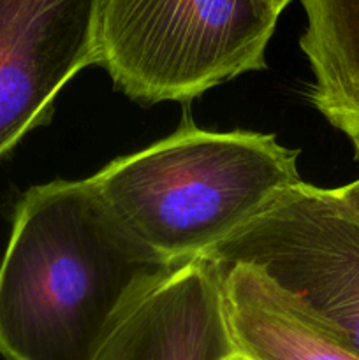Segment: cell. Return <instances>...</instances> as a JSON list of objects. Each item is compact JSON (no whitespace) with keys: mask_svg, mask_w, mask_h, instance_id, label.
Here are the masks:
<instances>
[{"mask_svg":"<svg viewBox=\"0 0 359 360\" xmlns=\"http://www.w3.org/2000/svg\"><path fill=\"white\" fill-rule=\"evenodd\" d=\"M176 267L118 220L90 178L32 186L0 264V357L94 360Z\"/></svg>","mask_w":359,"mask_h":360,"instance_id":"1","label":"cell"},{"mask_svg":"<svg viewBox=\"0 0 359 360\" xmlns=\"http://www.w3.org/2000/svg\"><path fill=\"white\" fill-rule=\"evenodd\" d=\"M273 134L211 132L185 116L171 136L92 176L136 238L176 266L204 257L301 183Z\"/></svg>","mask_w":359,"mask_h":360,"instance_id":"2","label":"cell"},{"mask_svg":"<svg viewBox=\"0 0 359 360\" xmlns=\"http://www.w3.org/2000/svg\"><path fill=\"white\" fill-rule=\"evenodd\" d=\"M278 16L263 0H101L97 65L141 104L190 102L266 69Z\"/></svg>","mask_w":359,"mask_h":360,"instance_id":"3","label":"cell"},{"mask_svg":"<svg viewBox=\"0 0 359 360\" xmlns=\"http://www.w3.org/2000/svg\"><path fill=\"white\" fill-rule=\"evenodd\" d=\"M206 259L252 266L333 343L359 359V207L344 188L301 181Z\"/></svg>","mask_w":359,"mask_h":360,"instance_id":"4","label":"cell"},{"mask_svg":"<svg viewBox=\"0 0 359 360\" xmlns=\"http://www.w3.org/2000/svg\"><path fill=\"white\" fill-rule=\"evenodd\" d=\"M101 0H0V157L48 122L58 91L97 63Z\"/></svg>","mask_w":359,"mask_h":360,"instance_id":"5","label":"cell"},{"mask_svg":"<svg viewBox=\"0 0 359 360\" xmlns=\"http://www.w3.org/2000/svg\"><path fill=\"white\" fill-rule=\"evenodd\" d=\"M234 352L222 274L197 257L139 299L94 360H224Z\"/></svg>","mask_w":359,"mask_h":360,"instance_id":"6","label":"cell"},{"mask_svg":"<svg viewBox=\"0 0 359 360\" xmlns=\"http://www.w3.org/2000/svg\"><path fill=\"white\" fill-rule=\"evenodd\" d=\"M236 350L252 360H359L324 336L284 290L252 266L222 271Z\"/></svg>","mask_w":359,"mask_h":360,"instance_id":"7","label":"cell"},{"mask_svg":"<svg viewBox=\"0 0 359 360\" xmlns=\"http://www.w3.org/2000/svg\"><path fill=\"white\" fill-rule=\"evenodd\" d=\"M299 39L313 72L308 98L348 139L359 162V0H301Z\"/></svg>","mask_w":359,"mask_h":360,"instance_id":"8","label":"cell"},{"mask_svg":"<svg viewBox=\"0 0 359 360\" xmlns=\"http://www.w3.org/2000/svg\"><path fill=\"white\" fill-rule=\"evenodd\" d=\"M345 192V195L348 197V199L352 200V202L355 204V206L359 207V179H355V181L348 183V185L341 186Z\"/></svg>","mask_w":359,"mask_h":360,"instance_id":"9","label":"cell"},{"mask_svg":"<svg viewBox=\"0 0 359 360\" xmlns=\"http://www.w3.org/2000/svg\"><path fill=\"white\" fill-rule=\"evenodd\" d=\"M263 2L270 4V6H273L275 9H277V11H280V13H282V11H284L285 7H287L289 4L292 2V0H263Z\"/></svg>","mask_w":359,"mask_h":360,"instance_id":"10","label":"cell"},{"mask_svg":"<svg viewBox=\"0 0 359 360\" xmlns=\"http://www.w3.org/2000/svg\"><path fill=\"white\" fill-rule=\"evenodd\" d=\"M224 360H252V359L246 357V355L241 354V352H234V354L229 355V357L224 359Z\"/></svg>","mask_w":359,"mask_h":360,"instance_id":"11","label":"cell"}]
</instances>
